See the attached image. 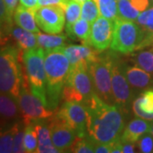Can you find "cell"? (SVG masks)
I'll use <instances>...</instances> for the list:
<instances>
[{
    "label": "cell",
    "mask_w": 153,
    "mask_h": 153,
    "mask_svg": "<svg viewBox=\"0 0 153 153\" xmlns=\"http://www.w3.org/2000/svg\"><path fill=\"white\" fill-rule=\"evenodd\" d=\"M140 12L135 9L129 0H120L117 3V18L126 21H136Z\"/></svg>",
    "instance_id": "cell-25"
},
{
    "label": "cell",
    "mask_w": 153,
    "mask_h": 153,
    "mask_svg": "<svg viewBox=\"0 0 153 153\" xmlns=\"http://www.w3.org/2000/svg\"><path fill=\"white\" fill-rule=\"evenodd\" d=\"M76 1H79V2H81V3H83V2L86 1V0H76Z\"/></svg>",
    "instance_id": "cell-42"
},
{
    "label": "cell",
    "mask_w": 153,
    "mask_h": 153,
    "mask_svg": "<svg viewBox=\"0 0 153 153\" xmlns=\"http://www.w3.org/2000/svg\"><path fill=\"white\" fill-rule=\"evenodd\" d=\"M150 133L152 134V136H153V121H152V124H151V129H150Z\"/></svg>",
    "instance_id": "cell-41"
},
{
    "label": "cell",
    "mask_w": 153,
    "mask_h": 153,
    "mask_svg": "<svg viewBox=\"0 0 153 153\" xmlns=\"http://www.w3.org/2000/svg\"><path fill=\"white\" fill-rule=\"evenodd\" d=\"M15 125V136H14V146H13V152L21 153L26 152L24 148V135H25V130L24 125H26L24 123L23 124L20 123H16Z\"/></svg>",
    "instance_id": "cell-33"
},
{
    "label": "cell",
    "mask_w": 153,
    "mask_h": 153,
    "mask_svg": "<svg viewBox=\"0 0 153 153\" xmlns=\"http://www.w3.org/2000/svg\"><path fill=\"white\" fill-rule=\"evenodd\" d=\"M33 14L38 27L44 33L58 34L63 31L66 17L64 8L60 4L38 6Z\"/></svg>",
    "instance_id": "cell-10"
},
{
    "label": "cell",
    "mask_w": 153,
    "mask_h": 153,
    "mask_svg": "<svg viewBox=\"0 0 153 153\" xmlns=\"http://www.w3.org/2000/svg\"><path fill=\"white\" fill-rule=\"evenodd\" d=\"M131 2L133 6L137 9L140 13L147 10L148 7L150 5L149 0H129Z\"/></svg>",
    "instance_id": "cell-36"
},
{
    "label": "cell",
    "mask_w": 153,
    "mask_h": 153,
    "mask_svg": "<svg viewBox=\"0 0 153 153\" xmlns=\"http://www.w3.org/2000/svg\"><path fill=\"white\" fill-rule=\"evenodd\" d=\"M36 131L38 134V153H57L60 152L59 150L53 144L50 131L48 124L43 123H38L37 121L33 122Z\"/></svg>",
    "instance_id": "cell-18"
},
{
    "label": "cell",
    "mask_w": 153,
    "mask_h": 153,
    "mask_svg": "<svg viewBox=\"0 0 153 153\" xmlns=\"http://www.w3.org/2000/svg\"><path fill=\"white\" fill-rule=\"evenodd\" d=\"M49 119L50 121L48 126L53 144L60 152H65L71 147L72 143L76 140L77 137L76 132L66 125L58 117H56L55 113L51 117H49Z\"/></svg>",
    "instance_id": "cell-13"
},
{
    "label": "cell",
    "mask_w": 153,
    "mask_h": 153,
    "mask_svg": "<svg viewBox=\"0 0 153 153\" xmlns=\"http://www.w3.org/2000/svg\"><path fill=\"white\" fill-rule=\"evenodd\" d=\"M145 38L146 32L138 23L117 18L114 21V33L111 49L116 52L129 54L140 49Z\"/></svg>",
    "instance_id": "cell-6"
},
{
    "label": "cell",
    "mask_w": 153,
    "mask_h": 153,
    "mask_svg": "<svg viewBox=\"0 0 153 153\" xmlns=\"http://www.w3.org/2000/svg\"><path fill=\"white\" fill-rule=\"evenodd\" d=\"M134 62L143 70L153 73V50H144L136 54Z\"/></svg>",
    "instance_id": "cell-28"
},
{
    "label": "cell",
    "mask_w": 153,
    "mask_h": 153,
    "mask_svg": "<svg viewBox=\"0 0 153 153\" xmlns=\"http://www.w3.org/2000/svg\"><path fill=\"white\" fill-rule=\"evenodd\" d=\"M14 21L17 26L37 34L40 32L34 17L33 11L23 5L17 6L14 13Z\"/></svg>",
    "instance_id": "cell-19"
},
{
    "label": "cell",
    "mask_w": 153,
    "mask_h": 153,
    "mask_svg": "<svg viewBox=\"0 0 153 153\" xmlns=\"http://www.w3.org/2000/svg\"><path fill=\"white\" fill-rule=\"evenodd\" d=\"M15 131H16L15 125H13L7 131L1 133V137H0V152L1 153L13 152Z\"/></svg>",
    "instance_id": "cell-31"
},
{
    "label": "cell",
    "mask_w": 153,
    "mask_h": 153,
    "mask_svg": "<svg viewBox=\"0 0 153 153\" xmlns=\"http://www.w3.org/2000/svg\"><path fill=\"white\" fill-rule=\"evenodd\" d=\"M151 124V121L140 117L135 118L126 126L120 136V140L123 142H137L143 134L150 132Z\"/></svg>",
    "instance_id": "cell-15"
},
{
    "label": "cell",
    "mask_w": 153,
    "mask_h": 153,
    "mask_svg": "<svg viewBox=\"0 0 153 153\" xmlns=\"http://www.w3.org/2000/svg\"><path fill=\"white\" fill-rule=\"evenodd\" d=\"M111 89L114 104L127 110L132 100L131 87L126 77L123 65L111 55Z\"/></svg>",
    "instance_id": "cell-11"
},
{
    "label": "cell",
    "mask_w": 153,
    "mask_h": 153,
    "mask_svg": "<svg viewBox=\"0 0 153 153\" xmlns=\"http://www.w3.org/2000/svg\"><path fill=\"white\" fill-rule=\"evenodd\" d=\"M20 59L25 67L24 71L27 76L32 91L48 105L44 49L40 47L27 49L21 53Z\"/></svg>",
    "instance_id": "cell-4"
},
{
    "label": "cell",
    "mask_w": 153,
    "mask_h": 153,
    "mask_svg": "<svg viewBox=\"0 0 153 153\" xmlns=\"http://www.w3.org/2000/svg\"><path fill=\"white\" fill-rule=\"evenodd\" d=\"M117 1H120V0H117Z\"/></svg>",
    "instance_id": "cell-43"
},
{
    "label": "cell",
    "mask_w": 153,
    "mask_h": 153,
    "mask_svg": "<svg viewBox=\"0 0 153 153\" xmlns=\"http://www.w3.org/2000/svg\"><path fill=\"white\" fill-rule=\"evenodd\" d=\"M132 110L137 117L153 121V90H146L133 102Z\"/></svg>",
    "instance_id": "cell-16"
},
{
    "label": "cell",
    "mask_w": 153,
    "mask_h": 153,
    "mask_svg": "<svg viewBox=\"0 0 153 153\" xmlns=\"http://www.w3.org/2000/svg\"><path fill=\"white\" fill-rule=\"evenodd\" d=\"M94 152L112 153V142L94 143Z\"/></svg>",
    "instance_id": "cell-35"
},
{
    "label": "cell",
    "mask_w": 153,
    "mask_h": 153,
    "mask_svg": "<svg viewBox=\"0 0 153 153\" xmlns=\"http://www.w3.org/2000/svg\"><path fill=\"white\" fill-rule=\"evenodd\" d=\"M100 14V12L96 0H86L82 4L81 18L90 22L91 24L98 18Z\"/></svg>",
    "instance_id": "cell-27"
},
{
    "label": "cell",
    "mask_w": 153,
    "mask_h": 153,
    "mask_svg": "<svg viewBox=\"0 0 153 153\" xmlns=\"http://www.w3.org/2000/svg\"><path fill=\"white\" fill-rule=\"evenodd\" d=\"M87 111V133L94 143H110L119 139L124 129L123 110L105 102L94 94L84 103Z\"/></svg>",
    "instance_id": "cell-1"
},
{
    "label": "cell",
    "mask_w": 153,
    "mask_h": 153,
    "mask_svg": "<svg viewBox=\"0 0 153 153\" xmlns=\"http://www.w3.org/2000/svg\"><path fill=\"white\" fill-rule=\"evenodd\" d=\"M5 3L7 10L9 11V13L10 14L11 16L15 13V10L17 7V3L18 0H4Z\"/></svg>",
    "instance_id": "cell-40"
},
{
    "label": "cell",
    "mask_w": 153,
    "mask_h": 153,
    "mask_svg": "<svg viewBox=\"0 0 153 153\" xmlns=\"http://www.w3.org/2000/svg\"><path fill=\"white\" fill-rule=\"evenodd\" d=\"M20 55L16 48L5 46L0 55V88L1 93L9 94L18 100L23 81L20 65Z\"/></svg>",
    "instance_id": "cell-3"
},
{
    "label": "cell",
    "mask_w": 153,
    "mask_h": 153,
    "mask_svg": "<svg viewBox=\"0 0 153 153\" xmlns=\"http://www.w3.org/2000/svg\"><path fill=\"white\" fill-rule=\"evenodd\" d=\"M111 55H99L93 61L88 71L92 77L95 93L105 102L113 105V94L111 89Z\"/></svg>",
    "instance_id": "cell-8"
},
{
    "label": "cell",
    "mask_w": 153,
    "mask_h": 153,
    "mask_svg": "<svg viewBox=\"0 0 153 153\" xmlns=\"http://www.w3.org/2000/svg\"><path fill=\"white\" fill-rule=\"evenodd\" d=\"M10 34L16 42L18 47L21 48L22 50L35 49L39 47L36 34L19 26L11 27Z\"/></svg>",
    "instance_id": "cell-20"
},
{
    "label": "cell",
    "mask_w": 153,
    "mask_h": 153,
    "mask_svg": "<svg viewBox=\"0 0 153 153\" xmlns=\"http://www.w3.org/2000/svg\"><path fill=\"white\" fill-rule=\"evenodd\" d=\"M82 4L76 0H66L62 4L66 17V31L68 32L72 25L79 20L82 14Z\"/></svg>",
    "instance_id": "cell-22"
},
{
    "label": "cell",
    "mask_w": 153,
    "mask_h": 153,
    "mask_svg": "<svg viewBox=\"0 0 153 153\" xmlns=\"http://www.w3.org/2000/svg\"><path fill=\"white\" fill-rule=\"evenodd\" d=\"M114 33V21L99 16L91 25L88 45L102 52L111 46Z\"/></svg>",
    "instance_id": "cell-12"
},
{
    "label": "cell",
    "mask_w": 153,
    "mask_h": 153,
    "mask_svg": "<svg viewBox=\"0 0 153 153\" xmlns=\"http://www.w3.org/2000/svg\"><path fill=\"white\" fill-rule=\"evenodd\" d=\"M70 152L76 153H92L94 152V142L90 139L86 140L84 138L76 137L74 142L72 143L71 147L69 148Z\"/></svg>",
    "instance_id": "cell-30"
},
{
    "label": "cell",
    "mask_w": 153,
    "mask_h": 153,
    "mask_svg": "<svg viewBox=\"0 0 153 153\" xmlns=\"http://www.w3.org/2000/svg\"><path fill=\"white\" fill-rule=\"evenodd\" d=\"M55 114L76 132V136L85 137L87 131V111L83 103L65 101Z\"/></svg>",
    "instance_id": "cell-9"
},
{
    "label": "cell",
    "mask_w": 153,
    "mask_h": 153,
    "mask_svg": "<svg viewBox=\"0 0 153 153\" xmlns=\"http://www.w3.org/2000/svg\"><path fill=\"white\" fill-rule=\"evenodd\" d=\"M91 23L84 19L77 20L71 27V29L66 32L69 36L72 38L76 37L82 41V44H88L90 32H91Z\"/></svg>",
    "instance_id": "cell-24"
},
{
    "label": "cell",
    "mask_w": 153,
    "mask_h": 153,
    "mask_svg": "<svg viewBox=\"0 0 153 153\" xmlns=\"http://www.w3.org/2000/svg\"><path fill=\"white\" fill-rule=\"evenodd\" d=\"M64 48V47H63ZM63 48L44 51V66L46 71V96L49 109L55 111L70 71V62Z\"/></svg>",
    "instance_id": "cell-2"
},
{
    "label": "cell",
    "mask_w": 153,
    "mask_h": 153,
    "mask_svg": "<svg viewBox=\"0 0 153 153\" xmlns=\"http://www.w3.org/2000/svg\"><path fill=\"white\" fill-rule=\"evenodd\" d=\"M123 142V141H122ZM138 146L136 143L132 142H123V152L124 153H134L136 152Z\"/></svg>",
    "instance_id": "cell-37"
},
{
    "label": "cell",
    "mask_w": 153,
    "mask_h": 153,
    "mask_svg": "<svg viewBox=\"0 0 153 153\" xmlns=\"http://www.w3.org/2000/svg\"><path fill=\"white\" fill-rule=\"evenodd\" d=\"M102 16L115 21L117 18V4L116 0H96Z\"/></svg>",
    "instance_id": "cell-29"
},
{
    "label": "cell",
    "mask_w": 153,
    "mask_h": 153,
    "mask_svg": "<svg viewBox=\"0 0 153 153\" xmlns=\"http://www.w3.org/2000/svg\"><path fill=\"white\" fill-rule=\"evenodd\" d=\"M64 53L68 58L71 67L89 65L98 58L99 51L88 44L83 45H69L65 46Z\"/></svg>",
    "instance_id": "cell-14"
},
{
    "label": "cell",
    "mask_w": 153,
    "mask_h": 153,
    "mask_svg": "<svg viewBox=\"0 0 153 153\" xmlns=\"http://www.w3.org/2000/svg\"><path fill=\"white\" fill-rule=\"evenodd\" d=\"M23 143L26 152H37L38 145V134L33 123L27 125Z\"/></svg>",
    "instance_id": "cell-26"
},
{
    "label": "cell",
    "mask_w": 153,
    "mask_h": 153,
    "mask_svg": "<svg viewBox=\"0 0 153 153\" xmlns=\"http://www.w3.org/2000/svg\"><path fill=\"white\" fill-rule=\"evenodd\" d=\"M137 146L140 152L150 153L153 152V136L152 134L148 132L143 134L137 141Z\"/></svg>",
    "instance_id": "cell-34"
},
{
    "label": "cell",
    "mask_w": 153,
    "mask_h": 153,
    "mask_svg": "<svg viewBox=\"0 0 153 153\" xmlns=\"http://www.w3.org/2000/svg\"><path fill=\"white\" fill-rule=\"evenodd\" d=\"M126 77L130 87L135 89H143L149 86L152 81L151 73L138 66L123 65Z\"/></svg>",
    "instance_id": "cell-17"
},
{
    "label": "cell",
    "mask_w": 153,
    "mask_h": 153,
    "mask_svg": "<svg viewBox=\"0 0 153 153\" xmlns=\"http://www.w3.org/2000/svg\"><path fill=\"white\" fill-rule=\"evenodd\" d=\"M0 111L2 121L4 120V123L10 122L17 118L19 112L21 113V110L16 99L9 94L1 93Z\"/></svg>",
    "instance_id": "cell-21"
},
{
    "label": "cell",
    "mask_w": 153,
    "mask_h": 153,
    "mask_svg": "<svg viewBox=\"0 0 153 153\" xmlns=\"http://www.w3.org/2000/svg\"><path fill=\"white\" fill-rule=\"evenodd\" d=\"M20 2L22 5L33 11L38 7V0H20Z\"/></svg>",
    "instance_id": "cell-38"
},
{
    "label": "cell",
    "mask_w": 153,
    "mask_h": 153,
    "mask_svg": "<svg viewBox=\"0 0 153 153\" xmlns=\"http://www.w3.org/2000/svg\"><path fill=\"white\" fill-rule=\"evenodd\" d=\"M36 36L38 46L45 50L63 48L66 46V37L65 35H48L39 32Z\"/></svg>",
    "instance_id": "cell-23"
},
{
    "label": "cell",
    "mask_w": 153,
    "mask_h": 153,
    "mask_svg": "<svg viewBox=\"0 0 153 153\" xmlns=\"http://www.w3.org/2000/svg\"><path fill=\"white\" fill-rule=\"evenodd\" d=\"M152 1H153V0H152Z\"/></svg>",
    "instance_id": "cell-44"
},
{
    "label": "cell",
    "mask_w": 153,
    "mask_h": 153,
    "mask_svg": "<svg viewBox=\"0 0 153 153\" xmlns=\"http://www.w3.org/2000/svg\"><path fill=\"white\" fill-rule=\"evenodd\" d=\"M95 93L88 66L79 65L70 66L62 91V100L65 101H78L85 103Z\"/></svg>",
    "instance_id": "cell-5"
},
{
    "label": "cell",
    "mask_w": 153,
    "mask_h": 153,
    "mask_svg": "<svg viewBox=\"0 0 153 153\" xmlns=\"http://www.w3.org/2000/svg\"><path fill=\"white\" fill-rule=\"evenodd\" d=\"M136 21L146 33H153V6L141 12Z\"/></svg>",
    "instance_id": "cell-32"
},
{
    "label": "cell",
    "mask_w": 153,
    "mask_h": 153,
    "mask_svg": "<svg viewBox=\"0 0 153 153\" xmlns=\"http://www.w3.org/2000/svg\"><path fill=\"white\" fill-rule=\"evenodd\" d=\"M66 0H38V6H49L63 4Z\"/></svg>",
    "instance_id": "cell-39"
},
{
    "label": "cell",
    "mask_w": 153,
    "mask_h": 153,
    "mask_svg": "<svg viewBox=\"0 0 153 153\" xmlns=\"http://www.w3.org/2000/svg\"><path fill=\"white\" fill-rule=\"evenodd\" d=\"M17 101L23 123L26 126L35 121L49 118L54 115V111L49 109L48 105L32 91L27 77L25 74L23 75L22 89Z\"/></svg>",
    "instance_id": "cell-7"
}]
</instances>
